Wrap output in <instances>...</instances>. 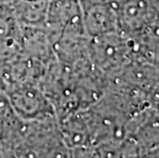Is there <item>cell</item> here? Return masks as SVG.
<instances>
[{
	"label": "cell",
	"instance_id": "obj_1",
	"mask_svg": "<svg viewBox=\"0 0 159 158\" xmlns=\"http://www.w3.org/2000/svg\"><path fill=\"white\" fill-rule=\"evenodd\" d=\"M89 55L93 66L106 77L115 75L137 56L134 41L121 31L90 37Z\"/></svg>",
	"mask_w": 159,
	"mask_h": 158
},
{
	"label": "cell",
	"instance_id": "obj_2",
	"mask_svg": "<svg viewBox=\"0 0 159 158\" xmlns=\"http://www.w3.org/2000/svg\"><path fill=\"white\" fill-rule=\"evenodd\" d=\"M6 93L16 112L24 120L44 119L56 116L52 103L37 83L13 87Z\"/></svg>",
	"mask_w": 159,
	"mask_h": 158
},
{
	"label": "cell",
	"instance_id": "obj_3",
	"mask_svg": "<svg viewBox=\"0 0 159 158\" xmlns=\"http://www.w3.org/2000/svg\"><path fill=\"white\" fill-rule=\"evenodd\" d=\"M119 31L131 37L138 36L159 16L145 0H115Z\"/></svg>",
	"mask_w": 159,
	"mask_h": 158
},
{
	"label": "cell",
	"instance_id": "obj_4",
	"mask_svg": "<svg viewBox=\"0 0 159 158\" xmlns=\"http://www.w3.org/2000/svg\"><path fill=\"white\" fill-rule=\"evenodd\" d=\"M46 66L36 60L20 53L16 58L0 66V83L5 92L13 87L38 84L45 71Z\"/></svg>",
	"mask_w": 159,
	"mask_h": 158
},
{
	"label": "cell",
	"instance_id": "obj_5",
	"mask_svg": "<svg viewBox=\"0 0 159 158\" xmlns=\"http://www.w3.org/2000/svg\"><path fill=\"white\" fill-rule=\"evenodd\" d=\"M79 1L84 28L89 38L119 31L117 12L113 2Z\"/></svg>",
	"mask_w": 159,
	"mask_h": 158
},
{
	"label": "cell",
	"instance_id": "obj_6",
	"mask_svg": "<svg viewBox=\"0 0 159 158\" xmlns=\"http://www.w3.org/2000/svg\"><path fill=\"white\" fill-rule=\"evenodd\" d=\"M20 41L23 55L43 65L47 66L57 60L53 43L44 27L20 26Z\"/></svg>",
	"mask_w": 159,
	"mask_h": 158
},
{
	"label": "cell",
	"instance_id": "obj_7",
	"mask_svg": "<svg viewBox=\"0 0 159 158\" xmlns=\"http://www.w3.org/2000/svg\"><path fill=\"white\" fill-rule=\"evenodd\" d=\"M25 120L11 105L8 95L0 88V157H7L9 150L21 136Z\"/></svg>",
	"mask_w": 159,
	"mask_h": 158
},
{
	"label": "cell",
	"instance_id": "obj_8",
	"mask_svg": "<svg viewBox=\"0 0 159 158\" xmlns=\"http://www.w3.org/2000/svg\"><path fill=\"white\" fill-rule=\"evenodd\" d=\"M16 22L23 27H44L49 0H8Z\"/></svg>",
	"mask_w": 159,
	"mask_h": 158
},
{
	"label": "cell",
	"instance_id": "obj_9",
	"mask_svg": "<svg viewBox=\"0 0 159 158\" xmlns=\"http://www.w3.org/2000/svg\"><path fill=\"white\" fill-rule=\"evenodd\" d=\"M0 88H2V86H1V83H0Z\"/></svg>",
	"mask_w": 159,
	"mask_h": 158
}]
</instances>
